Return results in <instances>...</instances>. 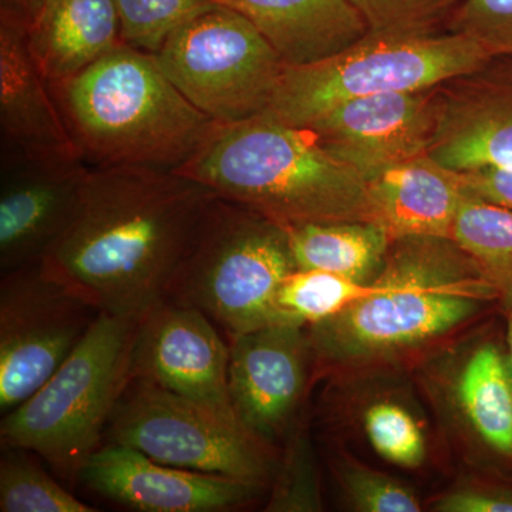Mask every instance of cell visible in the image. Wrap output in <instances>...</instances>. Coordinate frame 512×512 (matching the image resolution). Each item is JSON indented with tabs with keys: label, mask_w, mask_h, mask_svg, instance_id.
<instances>
[{
	"label": "cell",
	"mask_w": 512,
	"mask_h": 512,
	"mask_svg": "<svg viewBox=\"0 0 512 512\" xmlns=\"http://www.w3.org/2000/svg\"><path fill=\"white\" fill-rule=\"evenodd\" d=\"M217 192L177 171L92 168L43 264L100 313L140 320L163 302Z\"/></svg>",
	"instance_id": "1"
},
{
	"label": "cell",
	"mask_w": 512,
	"mask_h": 512,
	"mask_svg": "<svg viewBox=\"0 0 512 512\" xmlns=\"http://www.w3.org/2000/svg\"><path fill=\"white\" fill-rule=\"evenodd\" d=\"M375 289L306 328L323 370L383 365L430 348L503 293L453 238L390 241Z\"/></svg>",
	"instance_id": "2"
},
{
	"label": "cell",
	"mask_w": 512,
	"mask_h": 512,
	"mask_svg": "<svg viewBox=\"0 0 512 512\" xmlns=\"http://www.w3.org/2000/svg\"><path fill=\"white\" fill-rule=\"evenodd\" d=\"M178 174L282 228L376 222L367 181L329 154L309 128L268 113L217 123Z\"/></svg>",
	"instance_id": "3"
},
{
	"label": "cell",
	"mask_w": 512,
	"mask_h": 512,
	"mask_svg": "<svg viewBox=\"0 0 512 512\" xmlns=\"http://www.w3.org/2000/svg\"><path fill=\"white\" fill-rule=\"evenodd\" d=\"M50 86L90 168L177 171L217 124L185 99L156 56L127 45Z\"/></svg>",
	"instance_id": "4"
},
{
	"label": "cell",
	"mask_w": 512,
	"mask_h": 512,
	"mask_svg": "<svg viewBox=\"0 0 512 512\" xmlns=\"http://www.w3.org/2000/svg\"><path fill=\"white\" fill-rule=\"evenodd\" d=\"M138 323L100 313L49 380L3 416L2 447L28 450L64 480H80L133 379Z\"/></svg>",
	"instance_id": "5"
},
{
	"label": "cell",
	"mask_w": 512,
	"mask_h": 512,
	"mask_svg": "<svg viewBox=\"0 0 512 512\" xmlns=\"http://www.w3.org/2000/svg\"><path fill=\"white\" fill-rule=\"evenodd\" d=\"M295 269L285 228L215 197L164 301L204 312L232 338L271 325L276 291Z\"/></svg>",
	"instance_id": "6"
},
{
	"label": "cell",
	"mask_w": 512,
	"mask_h": 512,
	"mask_svg": "<svg viewBox=\"0 0 512 512\" xmlns=\"http://www.w3.org/2000/svg\"><path fill=\"white\" fill-rule=\"evenodd\" d=\"M488 59L477 42L447 30L424 35L369 32L319 62L285 64L265 113L289 126L306 127L346 101L433 89Z\"/></svg>",
	"instance_id": "7"
},
{
	"label": "cell",
	"mask_w": 512,
	"mask_h": 512,
	"mask_svg": "<svg viewBox=\"0 0 512 512\" xmlns=\"http://www.w3.org/2000/svg\"><path fill=\"white\" fill-rule=\"evenodd\" d=\"M104 443L134 448L167 466L262 487L271 483L279 463L274 444L252 433L235 414L134 377L111 416Z\"/></svg>",
	"instance_id": "8"
},
{
	"label": "cell",
	"mask_w": 512,
	"mask_h": 512,
	"mask_svg": "<svg viewBox=\"0 0 512 512\" xmlns=\"http://www.w3.org/2000/svg\"><path fill=\"white\" fill-rule=\"evenodd\" d=\"M156 59L185 99L217 123L265 113L285 67L255 26L225 5L177 30Z\"/></svg>",
	"instance_id": "9"
},
{
	"label": "cell",
	"mask_w": 512,
	"mask_h": 512,
	"mask_svg": "<svg viewBox=\"0 0 512 512\" xmlns=\"http://www.w3.org/2000/svg\"><path fill=\"white\" fill-rule=\"evenodd\" d=\"M100 311L43 262L2 274L0 412L45 384L89 332Z\"/></svg>",
	"instance_id": "10"
},
{
	"label": "cell",
	"mask_w": 512,
	"mask_h": 512,
	"mask_svg": "<svg viewBox=\"0 0 512 512\" xmlns=\"http://www.w3.org/2000/svg\"><path fill=\"white\" fill-rule=\"evenodd\" d=\"M430 392L484 474L512 481V373L505 333L484 332L444 357Z\"/></svg>",
	"instance_id": "11"
},
{
	"label": "cell",
	"mask_w": 512,
	"mask_h": 512,
	"mask_svg": "<svg viewBox=\"0 0 512 512\" xmlns=\"http://www.w3.org/2000/svg\"><path fill=\"white\" fill-rule=\"evenodd\" d=\"M433 133L427 154L463 171L512 168V56H495L476 70L431 89Z\"/></svg>",
	"instance_id": "12"
},
{
	"label": "cell",
	"mask_w": 512,
	"mask_h": 512,
	"mask_svg": "<svg viewBox=\"0 0 512 512\" xmlns=\"http://www.w3.org/2000/svg\"><path fill=\"white\" fill-rule=\"evenodd\" d=\"M90 170L83 160L0 156V272L39 264L69 229Z\"/></svg>",
	"instance_id": "13"
},
{
	"label": "cell",
	"mask_w": 512,
	"mask_h": 512,
	"mask_svg": "<svg viewBox=\"0 0 512 512\" xmlns=\"http://www.w3.org/2000/svg\"><path fill=\"white\" fill-rule=\"evenodd\" d=\"M228 366L229 346L204 312L163 301L140 319L134 343V379L235 414Z\"/></svg>",
	"instance_id": "14"
},
{
	"label": "cell",
	"mask_w": 512,
	"mask_h": 512,
	"mask_svg": "<svg viewBox=\"0 0 512 512\" xmlns=\"http://www.w3.org/2000/svg\"><path fill=\"white\" fill-rule=\"evenodd\" d=\"M229 339L232 409L252 433L274 444L291 430L315 363L308 330L268 325Z\"/></svg>",
	"instance_id": "15"
},
{
	"label": "cell",
	"mask_w": 512,
	"mask_h": 512,
	"mask_svg": "<svg viewBox=\"0 0 512 512\" xmlns=\"http://www.w3.org/2000/svg\"><path fill=\"white\" fill-rule=\"evenodd\" d=\"M90 490L140 512H225L254 503L264 487L158 463L121 444L104 443L80 474Z\"/></svg>",
	"instance_id": "16"
},
{
	"label": "cell",
	"mask_w": 512,
	"mask_h": 512,
	"mask_svg": "<svg viewBox=\"0 0 512 512\" xmlns=\"http://www.w3.org/2000/svg\"><path fill=\"white\" fill-rule=\"evenodd\" d=\"M431 89L362 97L339 104L308 126L320 146L366 181L429 150Z\"/></svg>",
	"instance_id": "17"
},
{
	"label": "cell",
	"mask_w": 512,
	"mask_h": 512,
	"mask_svg": "<svg viewBox=\"0 0 512 512\" xmlns=\"http://www.w3.org/2000/svg\"><path fill=\"white\" fill-rule=\"evenodd\" d=\"M0 156L82 160L52 86L30 53L25 23L5 12H0Z\"/></svg>",
	"instance_id": "18"
},
{
	"label": "cell",
	"mask_w": 512,
	"mask_h": 512,
	"mask_svg": "<svg viewBox=\"0 0 512 512\" xmlns=\"http://www.w3.org/2000/svg\"><path fill=\"white\" fill-rule=\"evenodd\" d=\"M377 224L390 241L410 237L451 238L466 197L461 174L421 154L380 171L367 181Z\"/></svg>",
	"instance_id": "19"
},
{
	"label": "cell",
	"mask_w": 512,
	"mask_h": 512,
	"mask_svg": "<svg viewBox=\"0 0 512 512\" xmlns=\"http://www.w3.org/2000/svg\"><path fill=\"white\" fill-rule=\"evenodd\" d=\"M268 40L286 66L319 62L369 33L352 0H218Z\"/></svg>",
	"instance_id": "20"
},
{
	"label": "cell",
	"mask_w": 512,
	"mask_h": 512,
	"mask_svg": "<svg viewBox=\"0 0 512 512\" xmlns=\"http://www.w3.org/2000/svg\"><path fill=\"white\" fill-rule=\"evenodd\" d=\"M26 43L50 83L62 82L124 45L113 0H40Z\"/></svg>",
	"instance_id": "21"
},
{
	"label": "cell",
	"mask_w": 512,
	"mask_h": 512,
	"mask_svg": "<svg viewBox=\"0 0 512 512\" xmlns=\"http://www.w3.org/2000/svg\"><path fill=\"white\" fill-rule=\"evenodd\" d=\"M296 269L325 271L372 282L382 269L390 238L376 222H329L286 228Z\"/></svg>",
	"instance_id": "22"
},
{
	"label": "cell",
	"mask_w": 512,
	"mask_h": 512,
	"mask_svg": "<svg viewBox=\"0 0 512 512\" xmlns=\"http://www.w3.org/2000/svg\"><path fill=\"white\" fill-rule=\"evenodd\" d=\"M451 238L476 262L503 296L512 292V211L466 195Z\"/></svg>",
	"instance_id": "23"
},
{
	"label": "cell",
	"mask_w": 512,
	"mask_h": 512,
	"mask_svg": "<svg viewBox=\"0 0 512 512\" xmlns=\"http://www.w3.org/2000/svg\"><path fill=\"white\" fill-rule=\"evenodd\" d=\"M373 289V282L355 281L325 271L295 269L276 291L271 325L309 328L343 311Z\"/></svg>",
	"instance_id": "24"
},
{
	"label": "cell",
	"mask_w": 512,
	"mask_h": 512,
	"mask_svg": "<svg viewBox=\"0 0 512 512\" xmlns=\"http://www.w3.org/2000/svg\"><path fill=\"white\" fill-rule=\"evenodd\" d=\"M0 460V511L2 512H96L79 500L22 448L2 447Z\"/></svg>",
	"instance_id": "25"
},
{
	"label": "cell",
	"mask_w": 512,
	"mask_h": 512,
	"mask_svg": "<svg viewBox=\"0 0 512 512\" xmlns=\"http://www.w3.org/2000/svg\"><path fill=\"white\" fill-rule=\"evenodd\" d=\"M124 45L156 56L177 30L202 13L221 5L218 0H113Z\"/></svg>",
	"instance_id": "26"
},
{
	"label": "cell",
	"mask_w": 512,
	"mask_h": 512,
	"mask_svg": "<svg viewBox=\"0 0 512 512\" xmlns=\"http://www.w3.org/2000/svg\"><path fill=\"white\" fill-rule=\"evenodd\" d=\"M362 426L373 450L402 468H417L427 456L426 434L412 410L394 399H377L365 407Z\"/></svg>",
	"instance_id": "27"
},
{
	"label": "cell",
	"mask_w": 512,
	"mask_h": 512,
	"mask_svg": "<svg viewBox=\"0 0 512 512\" xmlns=\"http://www.w3.org/2000/svg\"><path fill=\"white\" fill-rule=\"evenodd\" d=\"M333 474L338 477L352 510L360 512H419V497L403 481L372 470L348 456H336Z\"/></svg>",
	"instance_id": "28"
},
{
	"label": "cell",
	"mask_w": 512,
	"mask_h": 512,
	"mask_svg": "<svg viewBox=\"0 0 512 512\" xmlns=\"http://www.w3.org/2000/svg\"><path fill=\"white\" fill-rule=\"evenodd\" d=\"M272 484L274 487L265 511H322L318 468L311 443L302 430L289 437L284 457L279 458Z\"/></svg>",
	"instance_id": "29"
},
{
	"label": "cell",
	"mask_w": 512,
	"mask_h": 512,
	"mask_svg": "<svg viewBox=\"0 0 512 512\" xmlns=\"http://www.w3.org/2000/svg\"><path fill=\"white\" fill-rule=\"evenodd\" d=\"M369 32L424 35L437 32L461 0H352Z\"/></svg>",
	"instance_id": "30"
},
{
	"label": "cell",
	"mask_w": 512,
	"mask_h": 512,
	"mask_svg": "<svg viewBox=\"0 0 512 512\" xmlns=\"http://www.w3.org/2000/svg\"><path fill=\"white\" fill-rule=\"evenodd\" d=\"M444 28L474 40L491 57L512 56V0H461Z\"/></svg>",
	"instance_id": "31"
},
{
	"label": "cell",
	"mask_w": 512,
	"mask_h": 512,
	"mask_svg": "<svg viewBox=\"0 0 512 512\" xmlns=\"http://www.w3.org/2000/svg\"><path fill=\"white\" fill-rule=\"evenodd\" d=\"M431 510L437 512H512V481L488 476L468 481L440 495Z\"/></svg>",
	"instance_id": "32"
},
{
	"label": "cell",
	"mask_w": 512,
	"mask_h": 512,
	"mask_svg": "<svg viewBox=\"0 0 512 512\" xmlns=\"http://www.w3.org/2000/svg\"><path fill=\"white\" fill-rule=\"evenodd\" d=\"M460 174L468 195L512 211V168L485 165Z\"/></svg>",
	"instance_id": "33"
},
{
	"label": "cell",
	"mask_w": 512,
	"mask_h": 512,
	"mask_svg": "<svg viewBox=\"0 0 512 512\" xmlns=\"http://www.w3.org/2000/svg\"><path fill=\"white\" fill-rule=\"evenodd\" d=\"M40 0H0V12L9 13L26 22L30 18Z\"/></svg>",
	"instance_id": "34"
},
{
	"label": "cell",
	"mask_w": 512,
	"mask_h": 512,
	"mask_svg": "<svg viewBox=\"0 0 512 512\" xmlns=\"http://www.w3.org/2000/svg\"><path fill=\"white\" fill-rule=\"evenodd\" d=\"M501 308H503L505 319V346H507L508 363H510L512 373V298L503 296L501 299Z\"/></svg>",
	"instance_id": "35"
},
{
	"label": "cell",
	"mask_w": 512,
	"mask_h": 512,
	"mask_svg": "<svg viewBox=\"0 0 512 512\" xmlns=\"http://www.w3.org/2000/svg\"><path fill=\"white\" fill-rule=\"evenodd\" d=\"M504 296H511V298H512V292H510V293H505V295H504Z\"/></svg>",
	"instance_id": "36"
}]
</instances>
